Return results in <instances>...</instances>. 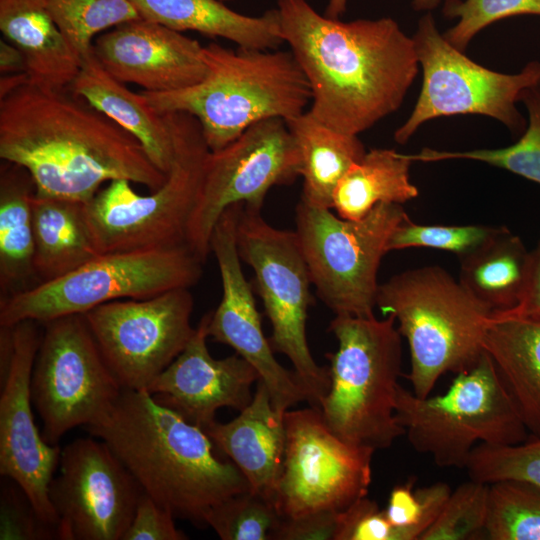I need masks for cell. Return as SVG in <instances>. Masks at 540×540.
I'll use <instances>...</instances> for the list:
<instances>
[{
    "mask_svg": "<svg viewBox=\"0 0 540 540\" xmlns=\"http://www.w3.org/2000/svg\"><path fill=\"white\" fill-rule=\"evenodd\" d=\"M85 428L110 447L144 493L194 525L207 526L212 508L250 490L234 463L216 455L202 428L145 389H123L110 410Z\"/></svg>",
    "mask_w": 540,
    "mask_h": 540,
    "instance_id": "3957f363",
    "label": "cell"
},
{
    "mask_svg": "<svg viewBox=\"0 0 540 540\" xmlns=\"http://www.w3.org/2000/svg\"><path fill=\"white\" fill-rule=\"evenodd\" d=\"M335 540H409L406 532L392 525L384 509L364 496L338 512Z\"/></svg>",
    "mask_w": 540,
    "mask_h": 540,
    "instance_id": "60d3db41",
    "label": "cell"
},
{
    "mask_svg": "<svg viewBox=\"0 0 540 540\" xmlns=\"http://www.w3.org/2000/svg\"><path fill=\"white\" fill-rule=\"evenodd\" d=\"M41 323L20 321L11 326L9 364L0 377V474L18 485L39 518L57 528L48 487L59 466L61 448L47 443L34 421L31 373L40 345Z\"/></svg>",
    "mask_w": 540,
    "mask_h": 540,
    "instance_id": "ac0fdd59",
    "label": "cell"
},
{
    "mask_svg": "<svg viewBox=\"0 0 540 540\" xmlns=\"http://www.w3.org/2000/svg\"><path fill=\"white\" fill-rule=\"evenodd\" d=\"M32 218L34 269L39 284L101 255L87 223L85 203L35 193Z\"/></svg>",
    "mask_w": 540,
    "mask_h": 540,
    "instance_id": "4316f807",
    "label": "cell"
},
{
    "mask_svg": "<svg viewBox=\"0 0 540 540\" xmlns=\"http://www.w3.org/2000/svg\"><path fill=\"white\" fill-rule=\"evenodd\" d=\"M531 437H540V320L493 313L483 339Z\"/></svg>",
    "mask_w": 540,
    "mask_h": 540,
    "instance_id": "d4e9b609",
    "label": "cell"
},
{
    "mask_svg": "<svg viewBox=\"0 0 540 540\" xmlns=\"http://www.w3.org/2000/svg\"><path fill=\"white\" fill-rule=\"evenodd\" d=\"M243 204L228 207L218 219L211 238L213 252L220 271L222 298L210 313L208 336L233 348L258 372L269 392L273 406L285 412L308 395L295 372L285 369L275 358L269 340L262 329L252 289L246 280L238 253L236 227Z\"/></svg>",
    "mask_w": 540,
    "mask_h": 540,
    "instance_id": "d6986e66",
    "label": "cell"
},
{
    "mask_svg": "<svg viewBox=\"0 0 540 540\" xmlns=\"http://www.w3.org/2000/svg\"><path fill=\"white\" fill-rule=\"evenodd\" d=\"M284 425V460L275 496L282 516L342 511L367 496L374 450L338 438L316 406L286 410Z\"/></svg>",
    "mask_w": 540,
    "mask_h": 540,
    "instance_id": "9a60e30c",
    "label": "cell"
},
{
    "mask_svg": "<svg viewBox=\"0 0 540 540\" xmlns=\"http://www.w3.org/2000/svg\"><path fill=\"white\" fill-rule=\"evenodd\" d=\"M22 496H17L15 492L6 491L2 494V521L1 539H43L54 535L51 530L55 526L43 522L37 515L30 500L22 491ZM55 536V535H54Z\"/></svg>",
    "mask_w": 540,
    "mask_h": 540,
    "instance_id": "7bdbcfd3",
    "label": "cell"
},
{
    "mask_svg": "<svg viewBox=\"0 0 540 540\" xmlns=\"http://www.w3.org/2000/svg\"><path fill=\"white\" fill-rule=\"evenodd\" d=\"M0 158L27 170L37 195L85 204L112 180L153 191L167 178L135 137L69 88L30 81L0 99Z\"/></svg>",
    "mask_w": 540,
    "mask_h": 540,
    "instance_id": "6da1fadb",
    "label": "cell"
},
{
    "mask_svg": "<svg viewBox=\"0 0 540 540\" xmlns=\"http://www.w3.org/2000/svg\"><path fill=\"white\" fill-rule=\"evenodd\" d=\"M440 0H413L412 6L416 11H429L438 6Z\"/></svg>",
    "mask_w": 540,
    "mask_h": 540,
    "instance_id": "681fc988",
    "label": "cell"
},
{
    "mask_svg": "<svg viewBox=\"0 0 540 540\" xmlns=\"http://www.w3.org/2000/svg\"><path fill=\"white\" fill-rule=\"evenodd\" d=\"M0 30L23 53L29 81L67 89L82 59L55 22L46 0H0Z\"/></svg>",
    "mask_w": 540,
    "mask_h": 540,
    "instance_id": "cb8c5ba5",
    "label": "cell"
},
{
    "mask_svg": "<svg viewBox=\"0 0 540 540\" xmlns=\"http://www.w3.org/2000/svg\"><path fill=\"white\" fill-rule=\"evenodd\" d=\"M395 410L413 449L439 467L465 468L480 443L514 445L530 436L485 351L443 394L421 398L399 385Z\"/></svg>",
    "mask_w": 540,
    "mask_h": 540,
    "instance_id": "ba28073f",
    "label": "cell"
},
{
    "mask_svg": "<svg viewBox=\"0 0 540 540\" xmlns=\"http://www.w3.org/2000/svg\"><path fill=\"white\" fill-rule=\"evenodd\" d=\"M298 145L303 177L302 201L332 209L333 193L348 169L362 159L358 135L337 131L305 111L286 120Z\"/></svg>",
    "mask_w": 540,
    "mask_h": 540,
    "instance_id": "f546056e",
    "label": "cell"
},
{
    "mask_svg": "<svg viewBox=\"0 0 540 540\" xmlns=\"http://www.w3.org/2000/svg\"><path fill=\"white\" fill-rule=\"evenodd\" d=\"M48 8L75 53L83 59L101 31L141 18L130 0H46Z\"/></svg>",
    "mask_w": 540,
    "mask_h": 540,
    "instance_id": "836d02e7",
    "label": "cell"
},
{
    "mask_svg": "<svg viewBox=\"0 0 540 540\" xmlns=\"http://www.w3.org/2000/svg\"><path fill=\"white\" fill-rule=\"evenodd\" d=\"M488 540H540V487L521 480L489 484Z\"/></svg>",
    "mask_w": 540,
    "mask_h": 540,
    "instance_id": "d6a6232c",
    "label": "cell"
},
{
    "mask_svg": "<svg viewBox=\"0 0 540 540\" xmlns=\"http://www.w3.org/2000/svg\"><path fill=\"white\" fill-rule=\"evenodd\" d=\"M208 67L199 83L169 92L141 93L159 113L194 116L210 151H218L265 119L285 121L311 102L308 81L291 51L203 47Z\"/></svg>",
    "mask_w": 540,
    "mask_h": 540,
    "instance_id": "277c9868",
    "label": "cell"
},
{
    "mask_svg": "<svg viewBox=\"0 0 540 540\" xmlns=\"http://www.w3.org/2000/svg\"><path fill=\"white\" fill-rule=\"evenodd\" d=\"M29 81L27 73L1 74L0 99Z\"/></svg>",
    "mask_w": 540,
    "mask_h": 540,
    "instance_id": "7dc6e473",
    "label": "cell"
},
{
    "mask_svg": "<svg viewBox=\"0 0 540 540\" xmlns=\"http://www.w3.org/2000/svg\"><path fill=\"white\" fill-rule=\"evenodd\" d=\"M69 90L135 137L151 162L168 174L175 159L169 113L154 110L142 93H134L112 76L93 50L82 59Z\"/></svg>",
    "mask_w": 540,
    "mask_h": 540,
    "instance_id": "603a6c76",
    "label": "cell"
},
{
    "mask_svg": "<svg viewBox=\"0 0 540 540\" xmlns=\"http://www.w3.org/2000/svg\"><path fill=\"white\" fill-rule=\"evenodd\" d=\"M59 469L48 487L57 538L122 540L143 490L110 447L75 439L61 450Z\"/></svg>",
    "mask_w": 540,
    "mask_h": 540,
    "instance_id": "e0dca14e",
    "label": "cell"
},
{
    "mask_svg": "<svg viewBox=\"0 0 540 540\" xmlns=\"http://www.w3.org/2000/svg\"><path fill=\"white\" fill-rule=\"evenodd\" d=\"M197 40L143 18L122 23L98 36L93 52L123 83L150 92H169L202 81L208 67Z\"/></svg>",
    "mask_w": 540,
    "mask_h": 540,
    "instance_id": "44dd1931",
    "label": "cell"
},
{
    "mask_svg": "<svg viewBox=\"0 0 540 540\" xmlns=\"http://www.w3.org/2000/svg\"><path fill=\"white\" fill-rule=\"evenodd\" d=\"M347 0H329L325 15L330 18H339L346 11Z\"/></svg>",
    "mask_w": 540,
    "mask_h": 540,
    "instance_id": "c3c4849f",
    "label": "cell"
},
{
    "mask_svg": "<svg viewBox=\"0 0 540 540\" xmlns=\"http://www.w3.org/2000/svg\"><path fill=\"white\" fill-rule=\"evenodd\" d=\"M443 14L458 22L443 36L464 52L475 35L488 25L515 15H539L540 0H445Z\"/></svg>",
    "mask_w": 540,
    "mask_h": 540,
    "instance_id": "ab89813d",
    "label": "cell"
},
{
    "mask_svg": "<svg viewBox=\"0 0 540 540\" xmlns=\"http://www.w3.org/2000/svg\"><path fill=\"white\" fill-rule=\"evenodd\" d=\"M488 497L489 484L472 479L460 484L420 540L484 539Z\"/></svg>",
    "mask_w": 540,
    "mask_h": 540,
    "instance_id": "8d00e7d4",
    "label": "cell"
},
{
    "mask_svg": "<svg viewBox=\"0 0 540 540\" xmlns=\"http://www.w3.org/2000/svg\"><path fill=\"white\" fill-rule=\"evenodd\" d=\"M412 39L422 86L409 118L394 133L397 143H406L429 120L462 114L491 117L515 135L525 131L516 103L523 90L540 84V61L528 62L516 74L483 67L439 33L431 13L421 17Z\"/></svg>",
    "mask_w": 540,
    "mask_h": 540,
    "instance_id": "7c38bea8",
    "label": "cell"
},
{
    "mask_svg": "<svg viewBox=\"0 0 540 540\" xmlns=\"http://www.w3.org/2000/svg\"><path fill=\"white\" fill-rule=\"evenodd\" d=\"M416 478L394 486L384 509L389 522L406 532L409 540H420L442 511L451 488L445 482L415 487Z\"/></svg>",
    "mask_w": 540,
    "mask_h": 540,
    "instance_id": "74e56055",
    "label": "cell"
},
{
    "mask_svg": "<svg viewBox=\"0 0 540 540\" xmlns=\"http://www.w3.org/2000/svg\"><path fill=\"white\" fill-rule=\"evenodd\" d=\"M276 11L283 42L311 90L309 111L320 122L358 135L399 109L419 62L412 37L396 21L344 22L307 0H278Z\"/></svg>",
    "mask_w": 540,
    "mask_h": 540,
    "instance_id": "7a4b0ae2",
    "label": "cell"
},
{
    "mask_svg": "<svg viewBox=\"0 0 540 540\" xmlns=\"http://www.w3.org/2000/svg\"><path fill=\"white\" fill-rule=\"evenodd\" d=\"M469 479L491 484L521 480L540 487V437L514 445L478 444L466 464Z\"/></svg>",
    "mask_w": 540,
    "mask_h": 540,
    "instance_id": "d590c367",
    "label": "cell"
},
{
    "mask_svg": "<svg viewBox=\"0 0 540 540\" xmlns=\"http://www.w3.org/2000/svg\"><path fill=\"white\" fill-rule=\"evenodd\" d=\"M173 513L157 504L146 493L140 496L132 522L122 540H186Z\"/></svg>",
    "mask_w": 540,
    "mask_h": 540,
    "instance_id": "b9f144b4",
    "label": "cell"
},
{
    "mask_svg": "<svg viewBox=\"0 0 540 540\" xmlns=\"http://www.w3.org/2000/svg\"><path fill=\"white\" fill-rule=\"evenodd\" d=\"M35 193V183L25 168L9 162L1 166L0 299L39 284L34 269Z\"/></svg>",
    "mask_w": 540,
    "mask_h": 540,
    "instance_id": "f1b7e54d",
    "label": "cell"
},
{
    "mask_svg": "<svg viewBox=\"0 0 540 540\" xmlns=\"http://www.w3.org/2000/svg\"><path fill=\"white\" fill-rule=\"evenodd\" d=\"M30 392L51 445L77 426L101 419L123 388L107 365L83 314L42 323Z\"/></svg>",
    "mask_w": 540,
    "mask_h": 540,
    "instance_id": "4fadbf2b",
    "label": "cell"
},
{
    "mask_svg": "<svg viewBox=\"0 0 540 540\" xmlns=\"http://www.w3.org/2000/svg\"><path fill=\"white\" fill-rule=\"evenodd\" d=\"M408 154L394 149L366 151L337 184L332 209L341 218L359 220L380 203L403 204L415 199L418 188L410 180Z\"/></svg>",
    "mask_w": 540,
    "mask_h": 540,
    "instance_id": "4dcf8cb0",
    "label": "cell"
},
{
    "mask_svg": "<svg viewBox=\"0 0 540 540\" xmlns=\"http://www.w3.org/2000/svg\"><path fill=\"white\" fill-rule=\"evenodd\" d=\"M203 261L187 244L101 254L54 280L0 299V325L39 323L120 299H146L194 286Z\"/></svg>",
    "mask_w": 540,
    "mask_h": 540,
    "instance_id": "9c48e42d",
    "label": "cell"
},
{
    "mask_svg": "<svg viewBox=\"0 0 540 540\" xmlns=\"http://www.w3.org/2000/svg\"><path fill=\"white\" fill-rule=\"evenodd\" d=\"M220 1L225 2V1H231V0H220Z\"/></svg>",
    "mask_w": 540,
    "mask_h": 540,
    "instance_id": "f907efd6",
    "label": "cell"
},
{
    "mask_svg": "<svg viewBox=\"0 0 540 540\" xmlns=\"http://www.w3.org/2000/svg\"><path fill=\"white\" fill-rule=\"evenodd\" d=\"M301 176L298 145L282 118L261 120L218 151H209L190 214L186 244L205 262L213 229L230 206L261 210L268 191Z\"/></svg>",
    "mask_w": 540,
    "mask_h": 540,
    "instance_id": "5bb4252c",
    "label": "cell"
},
{
    "mask_svg": "<svg viewBox=\"0 0 540 540\" xmlns=\"http://www.w3.org/2000/svg\"><path fill=\"white\" fill-rule=\"evenodd\" d=\"M519 101L527 109L528 124L514 144L504 148L466 151H439L424 148L417 154H409V157L413 162L450 159L483 162L540 184V84L523 90Z\"/></svg>",
    "mask_w": 540,
    "mask_h": 540,
    "instance_id": "1f68e13d",
    "label": "cell"
},
{
    "mask_svg": "<svg viewBox=\"0 0 540 540\" xmlns=\"http://www.w3.org/2000/svg\"><path fill=\"white\" fill-rule=\"evenodd\" d=\"M130 1L141 18L179 32L196 31L252 49H277L284 43L276 8L252 17L230 9L220 0Z\"/></svg>",
    "mask_w": 540,
    "mask_h": 540,
    "instance_id": "484cf974",
    "label": "cell"
},
{
    "mask_svg": "<svg viewBox=\"0 0 540 540\" xmlns=\"http://www.w3.org/2000/svg\"><path fill=\"white\" fill-rule=\"evenodd\" d=\"M175 159L163 185L141 195L129 180L108 182L85 204L87 223L100 254L186 244L190 214L199 195L209 153L198 120L168 112Z\"/></svg>",
    "mask_w": 540,
    "mask_h": 540,
    "instance_id": "52a82bcc",
    "label": "cell"
},
{
    "mask_svg": "<svg viewBox=\"0 0 540 540\" xmlns=\"http://www.w3.org/2000/svg\"><path fill=\"white\" fill-rule=\"evenodd\" d=\"M193 297L179 288L146 299H120L84 313L123 389L143 390L184 350L195 328Z\"/></svg>",
    "mask_w": 540,
    "mask_h": 540,
    "instance_id": "2e32d148",
    "label": "cell"
},
{
    "mask_svg": "<svg viewBox=\"0 0 540 540\" xmlns=\"http://www.w3.org/2000/svg\"><path fill=\"white\" fill-rule=\"evenodd\" d=\"M531 252L530 274L526 294L514 309L503 313L540 320V237Z\"/></svg>",
    "mask_w": 540,
    "mask_h": 540,
    "instance_id": "f6af8a7d",
    "label": "cell"
},
{
    "mask_svg": "<svg viewBox=\"0 0 540 540\" xmlns=\"http://www.w3.org/2000/svg\"><path fill=\"white\" fill-rule=\"evenodd\" d=\"M282 517L272 501L247 490L212 508L206 524L223 540H271Z\"/></svg>",
    "mask_w": 540,
    "mask_h": 540,
    "instance_id": "e575fe53",
    "label": "cell"
},
{
    "mask_svg": "<svg viewBox=\"0 0 540 540\" xmlns=\"http://www.w3.org/2000/svg\"><path fill=\"white\" fill-rule=\"evenodd\" d=\"M338 512L319 510L299 516H283L271 540H335Z\"/></svg>",
    "mask_w": 540,
    "mask_h": 540,
    "instance_id": "ee69618b",
    "label": "cell"
},
{
    "mask_svg": "<svg viewBox=\"0 0 540 540\" xmlns=\"http://www.w3.org/2000/svg\"><path fill=\"white\" fill-rule=\"evenodd\" d=\"M407 216L401 204L380 203L348 220L300 200L295 232L311 283L335 315L374 316L378 269L392 232Z\"/></svg>",
    "mask_w": 540,
    "mask_h": 540,
    "instance_id": "30bf717a",
    "label": "cell"
},
{
    "mask_svg": "<svg viewBox=\"0 0 540 540\" xmlns=\"http://www.w3.org/2000/svg\"><path fill=\"white\" fill-rule=\"evenodd\" d=\"M459 261V282L493 312L512 310L522 302L529 281L531 252L506 226Z\"/></svg>",
    "mask_w": 540,
    "mask_h": 540,
    "instance_id": "83f0119b",
    "label": "cell"
},
{
    "mask_svg": "<svg viewBox=\"0 0 540 540\" xmlns=\"http://www.w3.org/2000/svg\"><path fill=\"white\" fill-rule=\"evenodd\" d=\"M284 413L258 380L251 402L233 420L203 430L246 478L250 490L275 504L285 451Z\"/></svg>",
    "mask_w": 540,
    "mask_h": 540,
    "instance_id": "7402d4cb",
    "label": "cell"
},
{
    "mask_svg": "<svg viewBox=\"0 0 540 540\" xmlns=\"http://www.w3.org/2000/svg\"><path fill=\"white\" fill-rule=\"evenodd\" d=\"M393 316L377 319L335 315L337 339L330 361V387L318 408L326 426L344 442L374 451L404 435L396 417L402 367V336Z\"/></svg>",
    "mask_w": 540,
    "mask_h": 540,
    "instance_id": "8992f818",
    "label": "cell"
},
{
    "mask_svg": "<svg viewBox=\"0 0 540 540\" xmlns=\"http://www.w3.org/2000/svg\"><path fill=\"white\" fill-rule=\"evenodd\" d=\"M209 318L210 313L200 320L184 350L146 389L157 402L202 429L216 420L220 408L243 410L259 380L256 369L240 355H210Z\"/></svg>",
    "mask_w": 540,
    "mask_h": 540,
    "instance_id": "ffe728a7",
    "label": "cell"
},
{
    "mask_svg": "<svg viewBox=\"0 0 540 540\" xmlns=\"http://www.w3.org/2000/svg\"><path fill=\"white\" fill-rule=\"evenodd\" d=\"M376 307L395 318L408 342L406 378L418 397H427L445 373L470 368L484 353L493 311L442 267L406 270L379 284Z\"/></svg>",
    "mask_w": 540,
    "mask_h": 540,
    "instance_id": "5b68a950",
    "label": "cell"
},
{
    "mask_svg": "<svg viewBox=\"0 0 540 540\" xmlns=\"http://www.w3.org/2000/svg\"><path fill=\"white\" fill-rule=\"evenodd\" d=\"M0 71L1 74L27 73L23 53L7 40L0 41Z\"/></svg>",
    "mask_w": 540,
    "mask_h": 540,
    "instance_id": "bcb514c9",
    "label": "cell"
},
{
    "mask_svg": "<svg viewBox=\"0 0 540 540\" xmlns=\"http://www.w3.org/2000/svg\"><path fill=\"white\" fill-rule=\"evenodd\" d=\"M501 226L421 225L407 216L392 232L388 252L406 248H433L449 251L458 258L474 251L492 238Z\"/></svg>",
    "mask_w": 540,
    "mask_h": 540,
    "instance_id": "f35d334b",
    "label": "cell"
},
{
    "mask_svg": "<svg viewBox=\"0 0 540 540\" xmlns=\"http://www.w3.org/2000/svg\"><path fill=\"white\" fill-rule=\"evenodd\" d=\"M242 261L255 273L256 286L272 326L270 345L285 355L308 395L318 407L330 387L327 367L319 366L306 337L311 279L295 231L266 222L261 210L242 206L236 227Z\"/></svg>",
    "mask_w": 540,
    "mask_h": 540,
    "instance_id": "8fae6325",
    "label": "cell"
}]
</instances>
